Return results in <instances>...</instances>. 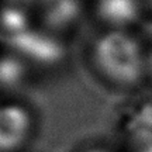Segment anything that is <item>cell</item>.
Here are the masks:
<instances>
[{"label": "cell", "mask_w": 152, "mask_h": 152, "mask_svg": "<svg viewBox=\"0 0 152 152\" xmlns=\"http://www.w3.org/2000/svg\"><path fill=\"white\" fill-rule=\"evenodd\" d=\"M93 59L100 73L121 86H132L144 73V56L134 38L123 30H111L99 38Z\"/></svg>", "instance_id": "1"}, {"label": "cell", "mask_w": 152, "mask_h": 152, "mask_svg": "<svg viewBox=\"0 0 152 152\" xmlns=\"http://www.w3.org/2000/svg\"><path fill=\"white\" fill-rule=\"evenodd\" d=\"M10 45L23 59L38 65H52L61 61L64 55V48L56 37L47 30L38 31L33 27L16 38Z\"/></svg>", "instance_id": "2"}, {"label": "cell", "mask_w": 152, "mask_h": 152, "mask_svg": "<svg viewBox=\"0 0 152 152\" xmlns=\"http://www.w3.org/2000/svg\"><path fill=\"white\" fill-rule=\"evenodd\" d=\"M33 127L31 114L20 104H0V152H16L26 144Z\"/></svg>", "instance_id": "3"}, {"label": "cell", "mask_w": 152, "mask_h": 152, "mask_svg": "<svg viewBox=\"0 0 152 152\" xmlns=\"http://www.w3.org/2000/svg\"><path fill=\"white\" fill-rule=\"evenodd\" d=\"M82 16L80 0H41L39 17L49 33H62L73 28Z\"/></svg>", "instance_id": "4"}, {"label": "cell", "mask_w": 152, "mask_h": 152, "mask_svg": "<svg viewBox=\"0 0 152 152\" xmlns=\"http://www.w3.org/2000/svg\"><path fill=\"white\" fill-rule=\"evenodd\" d=\"M97 17L113 30H123L140 18V0H97Z\"/></svg>", "instance_id": "5"}, {"label": "cell", "mask_w": 152, "mask_h": 152, "mask_svg": "<svg viewBox=\"0 0 152 152\" xmlns=\"http://www.w3.org/2000/svg\"><path fill=\"white\" fill-rule=\"evenodd\" d=\"M127 132L138 147L152 145V103L141 104L127 121Z\"/></svg>", "instance_id": "6"}, {"label": "cell", "mask_w": 152, "mask_h": 152, "mask_svg": "<svg viewBox=\"0 0 152 152\" xmlns=\"http://www.w3.org/2000/svg\"><path fill=\"white\" fill-rule=\"evenodd\" d=\"M30 17L21 7H7L0 14V34L11 44L21 34L28 31Z\"/></svg>", "instance_id": "7"}, {"label": "cell", "mask_w": 152, "mask_h": 152, "mask_svg": "<svg viewBox=\"0 0 152 152\" xmlns=\"http://www.w3.org/2000/svg\"><path fill=\"white\" fill-rule=\"evenodd\" d=\"M26 77V65L21 56L6 55L0 58V87L16 89Z\"/></svg>", "instance_id": "8"}, {"label": "cell", "mask_w": 152, "mask_h": 152, "mask_svg": "<svg viewBox=\"0 0 152 152\" xmlns=\"http://www.w3.org/2000/svg\"><path fill=\"white\" fill-rule=\"evenodd\" d=\"M137 152H152V145H145V147H140V151Z\"/></svg>", "instance_id": "9"}, {"label": "cell", "mask_w": 152, "mask_h": 152, "mask_svg": "<svg viewBox=\"0 0 152 152\" xmlns=\"http://www.w3.org/2000/svg\"><path fill=\"white\" fill-rule=\"evenodd\" d=\"M148 65H149V69H151V73H152V52L149 55V61H148Z\"/></svg>", "instance_id": "10"}, {"label": "cell", "mask_w": 152, "mask_h": 152, "mask_svg": "<svg viewBox=\"0 0 152 152\" xmlns=\"http://www.w3.org/2000/svg\"><path fill=\"white\" fill-rule=\"evenodd\" d=\"M86 152H106V151H102V149H89Z\"/></svg>", "instance_id": "11"}, {"label": "cell", "mask_w": 152, "mask_h": 152, "mask_svg": "<svg viewBox=\"0 0 152 152\" xmlns=\"http://www.w3.org/2000/svg\"><path fill=\"white\" fill-rule=\"evenodd\" d=\"M149 3H151V4H152V0H149Z\"/></svg>", "instance_id": "12"}]
</instances>
